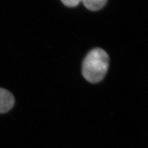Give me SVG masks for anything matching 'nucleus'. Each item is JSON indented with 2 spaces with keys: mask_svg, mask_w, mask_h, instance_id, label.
<instances>
[{
  "mask_svg": "<svg viewBox=\"0 0 148 148\" xmlns=\"http://www.w3.org/2000/svg\"><path fill=\"white\" fill-rule=\"evenodd\" d=\"M109 57L101 48H95L88 53L82 64V74L85 79L91 83L101 82L108 72Z\"/></svg>",
  "mask_w": 148,
  "mask_h": 148,
  "instance_id": "obj_1",
  "label": "nucleus"
},
{
  "mask_svg": "<svg viewBox=\"0 0 148 148\" xmlns=\"http://www.w3.org/2000/svg\"><path fill=\"white\" fill-rule=\"evenodd\" d=\"M15 104V99L11 92L0 88V114L9 112Z\"/></svg>",
  "mask_w": 148,
  "mask_h": 148,
  "instance_id": "obj_2",
  "label": "nucleus"
},
{
  "mask_svg": "<svg viewBox=\"0 0 148 148\" xmlns=\"http://www.w3.org/2000/svg\"><path fill=\"white\" fill-rule=\"evenodd\" d=\"M108 0H82L84 6L90 11H96L103 8Z\"/></svg>",
  "mask_w": 148,
  "mask_h": 148,
  "instance_id": "obj_3",
  "label": "nucleus"
},
{
  "mask_svg": "<svg viewBox=\"0 0 148 148\" xmlns=\"http://www.w3.org/2000/svg\"><path fill=\"white\" fill-rule=\"evenodd\" d=\"M62 3L69 8H73L78 6L80 2H82V0H61Z\"/></svg>",
  "mask_w": 148,
  "mask_h": 148,
  "instance_id": "obj_4",
  "label": "nucleus"
}]
</instances>
